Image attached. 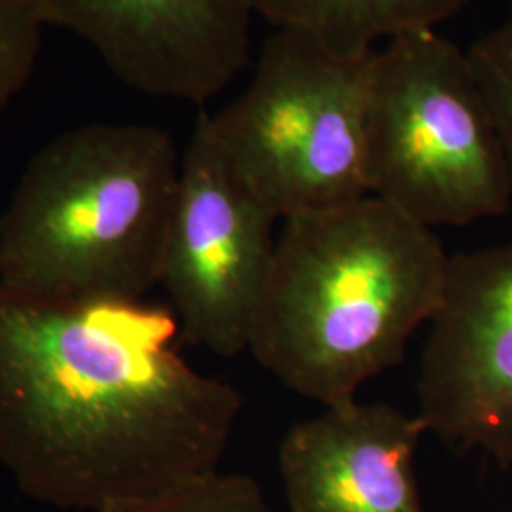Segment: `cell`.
Here are the masks:
<instances>
[{
	"instance_id": "obj_1",
	"label": "cell",
	"mask_w": 512,
	"mask_h": 512,
	"mask_svg": "<svg viewBox=\"0 0 512 512\" xmlns=\"http://www.w3.org/2000/svg\"><path fill=\"white\" fill-rule=\"evenodd\" d=\"M171 308L0 283V465L38 503L97 512L219 473L243 399L188 365Z\"/></svg>"
},
{
	"instance_id": "obj_2",
	"label": "cell",
	"mask_w": 512,
	"mask_h": 512,
	"mask_svg": "<svg viewBox=\"0 0 512 512\" xmlns=\"http://www.w3.org/2000/svg\"><path fill=\"white\" fill-rule=\"evenodd\" d=\"M448 262L433 228L374 196L283 220L249 353L323 408L355 401L431 323Z\"/></svg>"
},
{
	"instance_id": "obj_3",
	"label": "cell",
	"mask_w": 512,
	"mask_h": 512,
	"mask_svg": "<svg viewBox=\"0 0 512 512\" xmlns=\"http://www.w3.org/2000/svg\"><path fill=\"white\" fill-rule=\"evenodd\" d=\"M181 158L150 124L95 122L48 141L0 215V283L44 300H145L160 285Z\"/></svg>"
},
{
	"instance_id": "obj_4",
	"label": "cell",
	"mask_w": 512,
	"mask_h": 512,
	"mask_svg": "<svg viewBox=\"0 0 512 512\" xmlns=\"http://www.w3.org/2000/svg\"><path fill=\"white\" fill-rule=\"evenodd\" d=\"M374 54H338L310 35L274 29L247 90L211 114L224 156L275 219L370 196L366 133Z\"/></svg>"
},
{
	"instance_id": "obj_5",
	"label": "cell",
	"mask_w": 512,
	"mask_h": 512,
	"mask_svg": "<svg viewBox=\"0 0 512 512\" xmlns=\"http://www.w3.org/2000/svg\"><path fill=\"white\" fill-rule=\"evenodd\" d=\"M366 169L370 196L427 228L511 207V175L467 52L437 31L376 50Z\"/></svg>"
},
{
	"instance_id": "obj_6",
	"label": "cell",
	"mask_w": 512,
	"mask_h": 512,
	"mask_svg": "<svg viewBox=\"0 0 512 512\" xmlns=\"http://www.w3.org/2000/svg\"><path fill=\"white\" fill-rule=\"evenodd\" d=\"M277 219L241 183L200 110L181 177L160 285L186 342L219 357L249 351L274 266Z\"/></svg>"
},
{
	"instance_id": "obj_7",
	"label": "cell",
	"mask_w": 512,
	"mask_h": 512,
	"mask_svg": "<svg viewBox=\"0 0 512 512\" xmlns=\"http://www.w3.org/2000/svg\"><path fill=\"white\" fill-rule=\"evenodd\" d=\"M421 355L418 418L452 450L512 467V243L450 256Z\"/></svg>"
},
{
	"instance_id": "obj_8",
	"label": "cell",
	"mask_w": 512,
	"mask_h": 512,
	"mask_svg": "<svg viewBox=\"0 0 512 512\" xmlns=\"http://www.w3.org/2000/svg\"><path fill=\"white\" fill-rule=\"evenodd\" d=\"M40 10L150 97L202 107L251 57V0H40Z\"/></svg>"
},
{
	"instance_id": "obj_9",
	"label": "cell",
	"mask_w": 512,
	"mask_h": 512,
	"mask_svg": "<svg viewBox=\"0 0 512 512\" xmlns=\"http://www.w3.org/2000/svg\"><path fill=\"white\" fill-rule=\"evenodd\" d=\"M418 414L385 403H349L298 421L277 463L289 512H425L416 452Z\"/></svg>"
},
{
	"instance_id": "obj_10",
	"label": "cell",
	"mask_w": 512,
	"mask_h": 512,
	"mask_svg": "<svg viewBox=\"0 0 512 512\" xmlns=\"http://www.w3.org/2000/svg\"><path fill=\"white\" fill-rule=\"evenodd\" d=\"M473 0H251L274 29L298 31L338 54L366 55L376 44L435 27Z\"/></svg>"
},
{
	"instance_id": "obj_11",
	"label": "cell",
	"mask_w": 512,
	"mask_h": 512,
	"mask_svg": "<svg viewBox=\"0 0 512 512\" xmlns=\"http://www.w3.org/2000/svg\"><path fill=\"white\" fill-rule=\"evenodd\" d=\"M476 84L494 122L512 184V10L467 50Z\"/></svg>"
},
{
	"instance_id": "obj_12",
	"label": "cell",
	"mask_w": 512,
	"mask_h": 512,
	"mask_svg": "<svg viewBox=\"0 0 512 512\" xmlns=\"http://www.w3.org/2000/svg\"><path fill=\"white\" fill-rule=\"evenodd\" d=\"M97 512H274L262 488L245 475L215 473L173 494Z\"/></svg>"
},
{
	"instance_id": "obj_13",
	"label": "cell",
	"mask_w": 512,
	"mask_h": 512,
	"mask_svg": "<svg viewBox=\"0 0 512 512\" xmlns=\"http://www.w3.org/2000/svg\"><path fill=\"white\" fill-rule=\"evenodd\" d=\"M44 29L40 0H0V114L35 73Z\"/></svg>"
},
{
	"instance_id": "obj_14",
	"label": "cell",
	"mask_w": 512,
	"mask_h": 512,
	"mask_svg": "<svg viewBox=\"0 0 512 512\" xmlns=\"http://www.w3.org/2000/svg\"><path fill=\"white\" fill-rule=\"evenodd\" d=\"M511 2H512V0H511Z\"/></svg>"
}]
</instances>
